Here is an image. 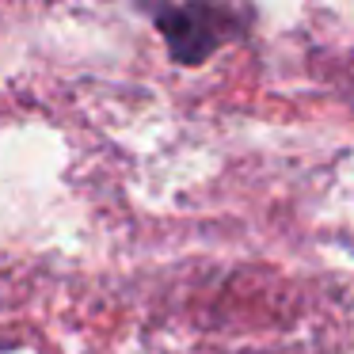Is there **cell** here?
Masks as SVG:
<instances>
[{"instance_id": "6da1fadb", "label": "cell", "mask_w": 354, "mask_h": 354, "mask_svg": "<svg viewBox=\"0 0 354 354\" xmlns=\"http://www.w3.org/2000/svg\"><path fill=\"white\" fill-rule=\"evenodd\" d=\"M156 27L179 65H202L214 50L244 35L248 8L232 0H183V4H164L156 12Z\"/></svg>"}]
</instances>
